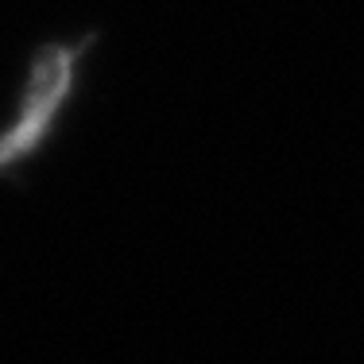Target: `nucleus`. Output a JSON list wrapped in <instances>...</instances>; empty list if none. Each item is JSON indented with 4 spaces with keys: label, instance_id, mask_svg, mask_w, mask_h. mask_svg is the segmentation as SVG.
Returning a JSON list of instances; mask_svg holds the SVG:
<instances>
[{
    "label": "nucleus",
    "instance_id": "obj_1",
    "mask_svg": "<svg viewBox=\"0 0 364 364\" xmlns=\"http://www.w3.org/2000/svg\"><path fill=\"white\" fill-rule=\"evenodd\" d=\"M93 39H97L93 31L82 39H47L31 50L16 105L0 124V175H16L50 144L58 120L66 117L77 93Z\"/></svg>",
    "mask_w": 364,
    "mask_h": 364
}]
</instances>
